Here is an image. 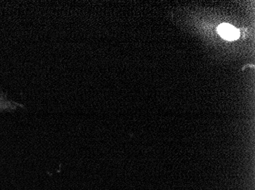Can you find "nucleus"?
Wrapping results in <instances>:
<instances>
[{
	"label": "nucleus",
	"instance_id": "f257e3e1",
	"mask_svg": "<svg viewBox=\"0 0 255 190\" xmlns=\"http://www.w3.org/2000/svg\"><path fill=\"white\" fill-rule=\"evenodd\" d=\"M218 33L223 39L227 41H236L240 36V33L237 28L229 24H222L217 28Z\"/></svg>",
	"mask_w": 255,
	"mask_h": 190
},
{
	"label": "nucleus",
	"instance_id": "f03ea898",
	"mask_svg": "<svg viewBox=\"0 0 255 190\" xmlns=\"http://www.w3.org/2000/svg\"><path fill=\"white\" fill-rule=\"evenodd\" d=\"M24 108V105L10 101L3 93L0 91V112L2 111H14L18 108Z\"/></svg>",
	"mask_w": 255,
	"mask_h": 190
}]
</instances>
